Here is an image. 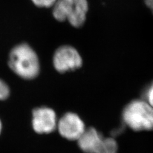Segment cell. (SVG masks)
Segmentation results:
<instances>
[{
  "mask_svg": "<svg viewBox=\"0 0 153 153\" xmlns=\"http://www.w3.org/2000/svg\"><path fill=\"white\" fill-rule=\"evenodd\" d=\"M8 65L14 73L25 79H33L40 72V63L37 54L26 44L16 46L9 55Z\"/></svg>",
  "mask_w": 153,
  "mask_h": 153,
  "instance_id": "cell-1",
  "label": "cell"
},
{
  "mask_svg": "<svg viewBox=\"0 0 153 153\" xmlns=\"http://www.w3.org/2000/svg\"><path fill=\"white\" fill-rule=\"evenodd\" d=\"M51 10L55 21H67L71 26L79 28L86 21L89 3L88 0H57Z\"/></svg>",
  "mask_w": 153,
  "mask_h": 153,
  "instance_id": "cell-2",
  "label": "cell"
},
{
  "mask_svg": "<svg viewBox=\"0 0 153 153\" xmlns=\"http://www.w3.org/2000/svg\"><path fill=\"white\" fill-rule=\"evenodd\" d=\"M123 123L135 131L153 130V107L144 100H135L124 108Z\"/></svg>",
  "mask_w": 153,
  "mask_h": 153,
  "instance_id": "cell-3",
  "label": "cell"
},
{
  "mask_svg": "<svg viewBox=\"0 0 153 153\" xmlns=\"http://www.w3.org/2000/svg\"><path fill=\"white\" fill-rule=\"evenodd\" d=\"M53 65L59 73L74 71L82 65V59L74 47L63 45L57 49L53 56Z\"/></svg>",
  "mask_w": 153,
  "mask_h": 153,
  "instance_id": "cell-4",
  "label": "cell"
},
{
  "mask_svg": "<svg viewBox=\"0 0 153 153\" xmlns=\"http://www.w3.org/2000/svg\"><path fill=\"white\" fill-rule=\"evenodd\" d=\"M57 129L60 135L69 140H77L85 130L81 118L73 112L66 113L57 121Z\"/></svg>",
  "mask_w": 153,
  "mask_h": 153,
  "instance_id": "cell-5",
  "label": "cell"
},
{
  "mask_svg": "<svg viewBox=\"0 0 153 153\" xmlns=\"http://www.w3.org/2000/svg\"><path fill=\"white\" fill-rule=\"evenodd\" d=\"M57 119L55 112L51 108L42 107L33 111L32 126L35 132L47 134L57 128Z\"/></svg>",
  "mask_w": 153,
  "mask_h": 153,
  "instance_id": "cell-6",
  "label": "cell"
},
{
  "mask_svg": "<svg viewBox=\"0 0 153 153\" xmlns=\"http://www.w3.org/2000/svg\"><path fill=\"white\" fill-rule=\"evenodd\" d=\"M103 137L95 128L85 129L77 140L80 149L85 153H97L102 143Z\"/></svg>",
  "mask_w": 153,
  "mask_h": 153,
  "instance_id": "cell-7",
  "label": "cell"
},
{
  "mask_svg": "<svg viewBox=\"0 0 153 153\" xmlns=\"http://www.w3.org/2000/svg\"><path fill=\"white\" fill-rule=\"evenodd\" d=\"M118 146L112 137H104L97 153H117Z\"/></svg>",
  "mask_w": 153,
  "mask_h": 153,
  "instance_id": "cell-8",
  "label": "cell"
},
{
  "mask_svg": "<svg viewBox=\"0 0 153 153\" xmlns=\"http://www.w3.org/2000/svg\"><path fill=\"white\" fill-rule=\"evenodd\" d=\"M33 4L38 8L50 9L53 7L57 0H30Z\"/></svg>",
  "mask_w": 153,
  "mask_h": 153,
  "instance_id": "cell-9",
  "label": "cell"
},
{
  "mask_svg": "<svg viewBox=\"0 0 153 153\" xmlns=\"http://www.w3.org/2000/svg\"><path fill=\"white\" fill-rule=\"evenodd\" d=\"M10 94L8 85L3 80L0 79V100L7 99Z\"/></svg>",
  "mask_w": 153,
  "mask_h": 153,
  "instance_id": "cell-10",
  "label": "cell"
},
{
  "mask_svg": "<svg viewBox=\"0 0 153 153\" xmlns=\"http://www.w3.org/2000/svg\"><path fill=\"white\" fill-rule=\"evenodd\" d=\"M144 100L153 107V82L149 85L146 91Z\"/></svg>",
  "mask_w": 153,
  "mask_h": 153,
  "instance_id": "cell-11",
  "label": "cell"
},
{
  "mask_svg": "<svg viewBox=\"0 0 153 153\" xmlns=\"http://www.w3.org/2000/svg\"><path fill=\"white\" fill-rule=\"evenodd\" d=\"M146 6L149 8L153 13V0H144Z\"/></svg>",
  "mask_w": 153,
  "mask_h": 153,
  "instance_id": "cell-12",
  "label": "cell"
},
{
  "mask_svg": "<svg viewBox=\"0 0 153 153\" xmlns=\"http://www.w3.org/2000/svg\"><path fill=\"white\" fill-rule=\"evenodd\" d=\"M1 129H2V124H1V121H0V134H1Z\"/></svg>",
  "mask_w": 153,
  "mask_h": 153,
  "instance_id": "cell-13",
  "label": "cell"
}]
</instances>
